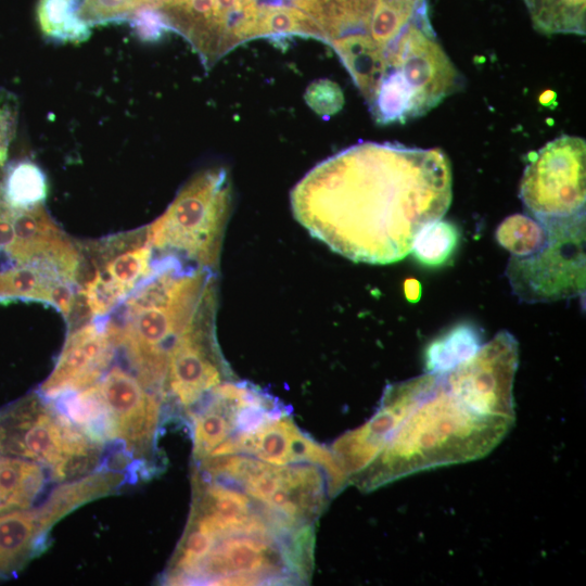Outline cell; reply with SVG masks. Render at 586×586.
Here are the masks:
<instances>
[{"instance_id":"9","label":"cell","mask_w":586,"mask_h":586,"mask_svg":"<svg viewBox=\"0 0 586 586\" xmlns=\"http://www.w3.org/2000/svg\"><path fill=\"white\" fill-rule=\"evenodd\" d=\"M230 454L251 455L277 466L300 462L316 464L324 471L331 495L337 493L347 480L332 451L304 434L282 408L234 432L208 457Z\"/></svg>"},{"instance_id":"12","label":"cell","mask_w":586,"mask_h":586,"mask_svg":"<svg viewBox=\"0 0 586 586\" xmlns=\"http://www.w3.org/2000/svg\"><path fill=\"white\" fill-rule=\"evenodd\" d=\"M132 374L114 367L98 384L100 394L122 436L130 445L146 443L156 426L157 400Z\"/></svg>"},{"instance_id":"23","label":"cell","mask_w":586,"mask_h":586,"mask_svg":"<svg viewBox=\"0 0 586 586\" xmlns=\"http://www.w3.org/2000/svg\"><path fill=\"white\" fill-rule=\"evenodd\" d=\"M115 477H109L107 475L92 476L73 486L59 489L50 500L49 506L41 513H38L42 528L44 530L60 515L75 507V505L105 493L114 484L113 479Z\"/></svg>"},{"instance_id":"13","label":"cell","mask_w":586,"mask_h":586,"mask_svg":"<svg viewBox=\"0 0 586 586\" xmlns=\"http://www.w3.org/2000/svg\"><path fill=\"white\" fill-rule=\"evenodd\" d=\"M292 1L316 24L322 41L332 44L339 39L361 37L370 42L368 30L377 0Z\"/></svg>"},{"instance_id":"2","label":"cell","mask_w":586,"mask_h":586,"mask_svg":"<svg viewBox=\"0 0 586 586\" xmlns=\"http://www.w3.org/2000/svg\"><path fill=\"white\" fill-rule=\"evenodd\" d=\"M215 271L173 256L153 262L151 275L124 301L122 323L109 320L146 384L165 382L168 354L202 307L216 298Z\"/></svg>"},{"instance_id":"15","label":"cell","mask_w":586,"mask_h":586,"mask_svg":"<svg viewBox=\"0 0 586 586\" xmlns=\"http://www.w3.org/2000/svg\"><path fill=\"white\" fill-rule=\"evenodd\" d=\"M42 530L38 513L14 510L0 514V574L22 563Z\"/></svg>"},{"instance_id":"5","label":"cell","mask_w":586,"mask_h":586,"mask_svg":"<svg viewBox=\"0 0 586 586\" xmlns=\"http://www.w3.org/2000/svg\"><path fill=\"white\" fill-rule=\"evenodd\" d=\"M95 444L35 397L0 412V454L51 464L55 476L95 459Z\"/></svg>"},{"instance_id":"3","label":"cell","mask_w":586,"mask_h":586,"mask_svg":"<svg viewBox=\"0 0 586 586\" xmlns=\"http://www.w3.org/2000/svg\"><path fill=\"white\" fill-rule=\"evenodd\" d=\"M230 206L227 171L224 168L199 171L180 189L164 214L145 228V239L163 256L215 271Z\"/></svg>"},{"instance_id":"8","label":"cell","mask_w":586,"mask_h":586,"mask_svg":"<svg viewBox=\"0 0 586 586\" xmlns=\"http://www.w3.org/2000/svg\"><path fill=\"white\" fill-rule=\"evenodd\" d=\"M150 8L190 42L206 67L257 37V0H154Z\"/></svg>"},{"instance_id":"26","label":"cell","mask_w":586,"mask_h":586,"mask_svg":"<svg viewBox=\"0 0 586 586\" xmlns=\"http://www.w3.org/2000/svg\"><path fill=\"white\" fill-rule=\"evenodd\" d=\"M15 109L7 101L0 103V166L7 157V149L15 127Z\"/></svg>"},{"instance_id":"6","label":"cell","mask_w":586,"mask_h":586,"mask_svg":"<svg viewBox=\"0 0 586 586\" xmlns=\"http://www.w3.org/2000/svg\"><path fill=\"white\" fill-rule=\"evenodd\" d=\"M585 139L562 135L525 167L520 199L539 222L585 217Z\"/></svg>"},{"instance_id":"27","label":"cell","mask_w":586,"mask_h":586,"mask_svg":"<svg viewBox=\"0 0 586 586\" xmlns=\"http://www.w3.org/2000/svg\"><path fill=\"white\" fill-rule=\"evenodd\" d=\"M406 298L410 302L419 301L421 296V284L416 279H407L404 284Z\"/></svg>"},{"instance_id":"10","label":"cell","mask_w":586,"mask_h":586,"mask_svg":"<svg viewBox=\"0 0 586 586\" xmlns=\"http://www.w3.org/2000/svg\"><path fill=\"white\" fill-rule=\"evenodd\" d=\"M216 298L206 303L173 345L165 383L184 408L227 381L229 372L215 340Z\"/></svg>"},{"instance_id":"21","label":"cell","mask_w":586,"mask_h":586,"mask_svg":"<svg viewBox=\"0 0 586 586\" xmlns=\"http://www.w3.org/2000/svg\"><path fill=\"white\" fill-rule=\"evenodd\" d=\"M496 239L513 257H526L544 247L547 230L534 217L514 214L498 226Z\"/></svg>"},{"instance_id":"11","label":"cell","mask_w":586,"mask_h":586,"mask_svg":"<svg viewBox=\"0 0 586 586\" xmlns=\"http://www.w3.org/2000/svg\"><path fill=\"white\" fill-rule=\"evenodd\" d=\"M114 345L109 320L100 318L75 329L68 335L53 371L42 384L41 393L56 397L97 383L113 357Z\"/></svg>"},{"instance_id":"1","label":"cell","mask_w":586,"mask_h":586,"mask_svg":"<svg viewBox=\"0 0 586 586\" xmlns=\"http://www.w3.org/2000/svg\"><path fill=\"white\" fill-rule=\"evenodd\" d=\"M451 202V168L438 148L362 142L315 166L294 187L295 218L357 262L385 265L412 250L419 231Z\"/></svg>"},{"instance_id":"7","label":"cell","mask_w":586,"mask_h":586,"mask_svg":"<svg viewBox=\"0 0 586 586\" xmlns=\"http://www.w3.org/2000/svg\"><path fill=\"white\" fill-rule=\"evenodd\" d=\"M547 230L542 250L513 257L507 275L523 301L543 302L575 296L585 284V217L540 222Z\"/></svg>"},{"instance_id":"4","label":"cell","mask_w":586,"mask_h":586,"mask_svg":"<svg viewBox=\"0 0 586 586\" xmlns=\"http://www.w3.org/2000/svg\"><path fill=\"white\" fill-rule=\"evenodd\" d=\"M226 475L292 528L309 525L330 495L324 471L306 462L277 466L239 454L228 460Z\"/></svg>"},{"instance_id":"18","label":"cell","mask_w":586,"mask_h":586,"mask_svg":"<svg viewBox=\"0 0 586 586\" xmlns=\"http://www.w3.org/2000/svg\"><path fill=\"white\" fill-rule=\"evenodd\" d=\"M534 28L545 35L586 30V0H524Z\"/></svg>"},{"instance_id":"22","label":"cell","mask_w":586,"mask_h":586,"mask_svg":"<svg viewBox=\"0 0 586 586\" xmlns=\"http://www.w3.org/2000/svg\"><path fill=\"white\" fill-rule=\"evenodd\" d=\"M459 240L457 228L446 220L425 225L417 234L411 252L426 266L444 264L456 249Z\"/></svg>"},{"instance_id":"19","label":"cell","mask_w":586,"mask_h":586,"mask_svg":"<svg viewBox=\"0 0 586 586\" xmlns=\"http://www.w3.org/2000/svg\"><path fill=\"white\" fill-rule=\"evenodd\" d=\"M37 17L43 35L55 41L78 43L91 34V27L78 16L74 0H39Z\"/></svg>"},{"instance_id":"17","label":"cell","mask_w":586,"mask_h":586,"mask_svg":"<svg viewBox=\"0 0 586 586\" xmlns=\"http://www.w3.org/2000/svg\"><path fill=\"white\" fill-rule=\"evenodd\" d=\"M482 346L479 329L470 323L451 328L425 349V368L430 373H445L472 358Z\"/></svg>"},{"instance_id":"24","label":"cell","mask_w":586,"mask_h":586,"mask_svg":"<svg viewBox=\"0 0 586 586\" xmlns=\"http://www.w3.org/2000/svg\"><path fill=\"white\" fill-rule=\"evenodd\" d=\"M308 105L319 115H333L344 104V95L337 84L329 79L311 82L305 93Z\"/></svg>"},{"instance_id":"14","label":"cell","mask_w":586,"mask_h":586,"mask_svg":"<svg viewBox=\"0 0 586 586\" xmlns=\"http://www.w3.org/2000/svg\"><path fill=\"white\" fill-rule=\"evenodd\" d=\"M64 405L65 418L92 442L99 444L118 436L115 421L97 383L76 392Z\"/></svg>"},{"instance_id":"25","label":"cell","mask_w":586,"mask_h":586,"mask_svg":"<svg viewBox=\"0 0 586 586\" xmlns=\"http://www.w3.org/2000/svg\"><path fill=\"white\" fill-rule=\"evenodd\" d=\"M132 27L143 40H156L169 30L164 17L152 8H144L130 20Z\"/></svg>"},{"instance_id":"16","label":"cell","mask_w":586,"mask_h":586,"mask_svg":"<svg viewBox=\"0 0 586 586\" xmlns=\"http://www.w3.org/2000/svg\"><path fill=\"white\" fill-rule=\"evenodd\" d=\"M153 249L146 239L142 243L118 250L95 269L126 300L153 269Z\"/></svg>"},{"instance_id":"20","label":"cell","mask_w":586,"mask_h":586,"mask_svg":"<svg viewBox=\"0 0 586 586\" xmlns=\"http://www.w3.org/2000/svg\"><path fill=\"white\" fill-rule=\"evenodd\" d=\"M1 192L13 208H29L42 204L48 183L44 174L36 164L21 162L8 171Z\"/></svg>"}]
</instances>
